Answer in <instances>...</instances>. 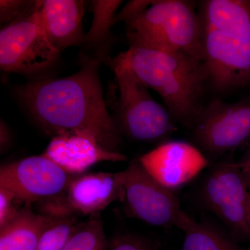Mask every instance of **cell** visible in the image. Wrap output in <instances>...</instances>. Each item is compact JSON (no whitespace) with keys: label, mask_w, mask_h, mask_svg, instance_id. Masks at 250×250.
Segmentation results:
<instances>
[{"label":"cell","mask_w":250,"mask_h":250,"mask_svg":"<svg viewBox=\"0 0 250 250\" xmlns=\"http://www.w3.org/2000/svg\"><path fill=\"white\" fill-rule=\"evenodd\" d=\"M101 65L90 61L70 76L31 81L20 86L16 95L31 118L52 137L85 133L106 150L121 152L123 139L104 98Z\"/></svg>","instance_id":"obj_1"},{"label":"cell","mask_w":250,"mask_h":250,"mask_svg":"<svg viewBox=\"0 0 250 250\" xmlns=\"http://www.w3.org/2000/svg\"><path fill=\"white\" fill-rule=\"evenodd\" d=\"M165 103L172 119L193 127L208 81L204 62L184 52L129 47L115 57Z\"/></svg>","instance_id":"obj_2"},{"label":"cell","mask_w":250,"mask_h":250,"mask_svg":"<svg viewBox=\"0 0 250 250\" xmlns=\"http://www.w3.org/2000/svg\"><path fill=\"white\" fill-rule=\"evenodd\" d=\"M126 24L129 47L184 52L204 62L205 29L191 2L133 0L115 18Z\"/></svg>","instance_id":"obj_3"},{"label":"cell","mask_w":250,"mask_h":250,"mask_svg":"<svg viewBox=\"0 0 250 250\" xmlns=\"http://www.w3.org/2000/svg\"><path fill=\"white\" fill-rule=\"evenodd\" d=\"M106 63L114 73L111 85L114 122L121 135L139 142L152 143L170 134L174 129V120L154 100L147 87L116 58Z\"/></svg>","instance_id":"obj_4"},{"label":"cell","mask_w":250,"mask_h":250,"mask_svg":"<svg viewBox=\"0 0 250 250\" xmlns=\"http://www.w3.org/2000/svg\"><path fill=\"white\" fill-rule=\"evenodd\" d=\"M126 215L156 227H175L182 231L192 218L181 208L172 190L161 185L145 169L139 159L121 172Z\"/></svg>","instance_id":"obj_5"},{"label":"cell","mask_w":250,"mask_h":250,"mask_svg":"<svg viewBox=\"0 0 250 250\" xmlns=\"http://www.w3.org/2000/svg\"><path fill=\"white\" fill-rule=\"evenodd\" d=\"M61 53L47 39L38 9L27 17L5 24L0 31V67L3 72L40 76L55 65Z\"/></svg>","instance_id":"obj_6"},{"label":"cell","mask_w":250,"mask_h":250,"mask_svg":"<svg viewBox=\"0 0 250 250\" xmlns=\"http://www.w3.org/2000/svg\"><path fill=\"white\" fill-rule=\"evenodd\" d=\"M238 164H217L206 175L200 199L204 206L228 227L236 241L250 239V193Z\"/></svg>","instance_id":"obj_7"},{"label":"cell","mask_w":250,"mask_h":250,"mask_svg":"<svg viewBox=\"0 0 250 250\" xmlns=\"http://www.w3.org/2000/svg\"><path fill=\"white\" fill-rule=\"evenodd\" d=\"M124 196L121 172H86L74 176L62 193L38 203L39 213L53 218L100 215Z\"/></svg>","instance_id":"obj_8"},{"label":"cell","mask_w":250,"mask_h":250,"mask_svg":"<svg viewBox=\"0 0 250 250\" xmlns=\"http://www.w3.org/2000/svg\"><path fill=\"white\" fill-rule=\"evenodd\" d=\"M73 177L41 154L1 166L0 187L14 192L18 202L31 205L62 193Z\"/></svg>","instance_id":"obj_9"},{"label":"cell","mask_w":250,"mask_h":250,"mask_svg":"<svg viewBox=\"0 0 250 250\" xmlns=\"http://www.w3.org/2000/svg\"><path fill=\"white\" fill-rule=\"evenodd\" d=\"M199 146L212 156H219L238 147L250 136V101L230 104L213 100L194 125Z\"/></svg>","instance_id":"obj_10"},{"label":"cell","mask_w":250,"mask_h":250,"mask_svg":"<svg viewBox=\"0 0 250 250\" xmlns=\"http://www.w3.org/2000/svg\"><path fill=\"white\" fill-rule=\"evenodd\" d=\"M205 49L207 78L215 90L228 91L250 81V41L205 29Z\"/></svg>","instance_id":"obj_11"},{"label":"cell","mask_w":250,"mask_h":250,"mask_svg":"<svg viewBox=\"0 0 250 250\" xmlns=\"http://www.w3.org/2000/svg\"><path fill=\"white\" fill-rule=\"evenodd\" d=\"M152 177L171 190L184 187L208 164L196 147L184 141H169L139 158Z\"/></svg>","instance_id":"obj_12"},{"label":"cell","mask_w":250,"mask_h":250,"mask_svg":"<svg viewBox=\"0 0 250 250\" xmlns=\"http://www.w3.org/2000/svg\"><path fill=\"white\" fill-rule=\"evenodd\" d=\"M42 155L72 176L86 173L99 163L127 160L121 152L106 150L91 136L82 132L53 136Z\"/></svg>","instance_id":"obj_13"},{"label":"cell","mask_w":250,"mask_h":250,"mask_svg":"<svg viewBox=\"0 0 250 250\" xmlns=\"http://www.w3.org/2000/svg\"><path fill=\"white\" fill-rule=\"evenodd\" d=\"M85 5L82 0H41L39 21L47 39L59 52L82 45Z\"/></svg>","instance_id":"obj_14"},{"label":"cell","mask_w":250,"mask_h":250,"mask_svg":"<svg viewBox=\"0 0 250 250\" xmlns=\"http://www.w3.org/2000/svg\"><path fill=\"white\" fill-rule=\"evenodd\" d=\"M123 1L94 0L91 1L93 21L89 30L85 34L80 45V58L82 64L90 61L107 62L110 49L113 43L111 28Z\"/></svg>","instance_id":"obj_15"},{"label":"cell","mask_w":250,"mask_h":250,"mask_svg":"<svg viewBox=\"0 0 250 250\" xmlns=\"http://www.w3.org/2000/svg\"><path fill=\"white\" fill-rule=\"evenodd\" d=\"M204 26L250 41V1L209 0L204 4Z\"/></svg>","instance_id":"obj_16"},{"label":"cell","mask_w":250,"mask_h":250,"mask_svg":"<svg viewBox=\"0 0 250 250\" xmlns=\"http://www.w3.org/2000/svg\"><path fill=\"white\" fill-rule=\"evenodd\" d=\"M54 219L24 205L12 221L0 228V250H37L41 235Z\"/></svg>","instance_id":"obj_17"},{"label":"cell","mask_w":250,"mask_h":250,"mask_svg":"<svg viewBox=\"0 0 250 250\" xmlns=\"http://www.w3.org/2000/svg\"><path fill=\"white\" fill-rule=\"evenodd\" d=\"M183 231L182 250H244L231 235L193 219Z\"/></svg>","instance_id":"obj_18"},{"label":"cell","mask_w":250,"mask_h":250,"mask_svg":"<svg viewBox=\"0 0 250 250\" xmlns=\"http://www.w3.org/2000/svg\"><path fill=\"white\" fill-rule=\"evenodd\" d=\"M109 242L100 215L81 223L76 232L62 250H108Z\"/></svg>","instance_id":"obj_19"},{"label":"cell","mask_w":250,"mask_h":250,"mask_svg":"<svg viewBox=\"0 0 250 250\" xmlns=\"http://www.w3.org/2000/svg\"><path fill=\"white\" fill-rule=\"evenodd\" d=\"M77 217L55 218L41 235L36 250H62L80 227Z\"/></svg>","instance_id":"obj_20"},{"label":"cell","mask_w":250,"mask_h":250,"mask_svg":"<svg viewBox=\"0 0 250 250\" xmlns=\"http://www.w3.org/2000/svg\"><path fill=\"white\" fill-rule=\"evenodd\" d=\"M40 1L1 0L0 22L7 24L34 14L39 9Z\"/></svg>","instance_id":"obj_21"},{"label":"cell","mask_w":250,"mask_h":250,"mask_svg":"<svg viewBox=\"0 0 250 250\" xmlns=\"http://www.w3.org/2000/svg\"><path fill=\"white\" fill-rule=\"evenodd\" d=\"M159 242L141 235L122 233L112 239L108 250H159Z\"/></svg>","instance_id":"obj_22"},{"label":"cell","mask_w":250,"mask_h":250,"mask_svg":"<svg viewBox=\"0 0 250 250\" xmlns=\"http://www.w3.org/2000/svg\"><path fill=\"white\" fill-rule=\"evenodd\" d=\"M16 195L9 190L0 187V228L7 225L19 213Z\"/></svg>","instance_id":"obj_23"},{"label":"cell","mask_w":250,"mask_h":250,"mask_svg":"<svg viewBox=\"0 0 250 250\" xmlns=\"http://www.w3.org/2000/svg\"><path fill=\"white\" fill-rule=\"evenodd\" d=\"M13 144V136L11 129L2 119L0 121V151L4 154L11 147Z\"/></svg>","instance_id":"obj_24"},{"label":"cell","mask_w":250,"mask_h":250,"mask_svg":"<svg viewBox=\"0 0 250 250\" xmlns=\"http://www.w3.org/2000/svg\"><path fill=\"white\" fill-rule=\"evenodd\" d=\"M238 164L245 182L248 188H250V149L245 159Z\"/></svg>","instance_id":"obj_25"},{"label":"cell","mask_w":250,"mask_h":250,"mask_svg":"<svg viewBox=\"0 0 250 250\" xmlns=\"http://www.w3.org/2000/svg\"><path fill=\"white\" fill-rule=\"evenodd\" d=\"M248 223H249L250 228V205H249V210H248Z\"/></svg>","instance_id":"obj_26"}]
</instances>
